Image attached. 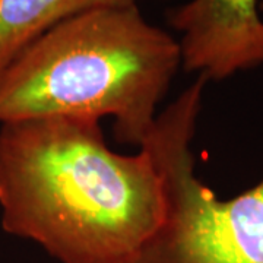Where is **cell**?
Masks as SVG:
<instances>
[{"label":"cell","mask_w":263,"mask_h":263,"mask_svg":"<svg viewBox=\"0 0 263 263\" xmlns=\"http://www.w3.org/2000/svg\"><path fill=\"white\" fill-rule=\"evenodd\" d=\"M208 82L197 75L142 143L160 174L165 209L135 263H263V177L221 199L196 173L193 141Z\"/></svg>","instance_id":"obj_3"},{"label":"cell","mask_w":263,"mask_h":263,"mask_svg":"<svg viewBox=\"0 0 263 263\" xmlns=\"http://www.w3.org/2000/svg\"><path fill=\"white\" fill-rule=\"evenodd\" d=\"M181 67L224 81L263 66V19L257 0H189L167 12Z\"/></svg>","instance_id":"obj_4"},{"label":"cell","mask_w":263,"mask_h":263,"mask_svg":"<svg viewBox=\"0 0 263 263\" xmlns=\"http://www.w3.org/2000/svg\"><path fill=\"white\" fill-rule=\"evenodd\" d=\"M149 152L124 155L100 120L32 117L0 124V224L59 263H135L164 218Z\"/></svg>","instance_id":"obj_1"},{"label":"cell","mask_w":263,"mask_h":263,"mask_svg":"<svg viewBox=\"0 0 263 263\" xmlns=\"http://www.w3.org/2000/svg\"><path fill=\"white\" fill-rule=\"evenodd\" d=\"M136 0H0V79L25 50L63 19L95 6Z\"/></svg>","instance_id":"obj_5"},{"label":"cell","mask_w":263,"mask_h":263,"mask_svg":"<svg viewBox=\"0 0 263 263\" xmlns=\"http://www.w3.org/2000/svg\"><path fill=\"white\" fill-rule=\"evenodd\" d=\"M180 67L177 38L136 3L89 8L54 25L2 76L0 124L111 117L117 141L139 149Z\"/></svg>","instance_id":"obj_2"}]
</instances>
